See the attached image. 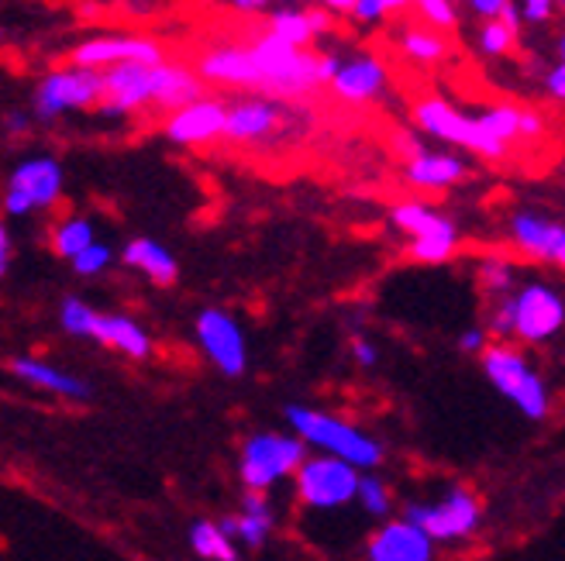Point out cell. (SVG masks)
<instances>
[{"label": "cell", "instance_id": "10", "mask_svg": "<svg viewBox=\"0 0 565 561\" xmlns=\"http://www.w3.org/2000/svg\"><path fill=\"white\" fill-rule=\"evenodd\" d=\"M404 517L420 524L438 544H462L483 524V503L476 499V493L451 486L438 503H407Z\"/></svg>", "mask_w": 565, "mask_h": 561}, {"label": "cell", "instance_id": "12", "mask_svg": "<svg viewBox=\"0 0 565 561\" xmlns=\"http://www.w3.org/2000/svg\"><path fill=\"white\" fill-rule=\"evenodd\" d=\"M514 300V342L545 345L565 327V300L548 283H524L511 293Z\"/></svg>", "mask_w": 565, "mask_h": 561}, {"label": "cell", "instance_id": "42", "mask_svg": "<svg viewBox=\"0 0 565 561\" xmlns=\"http://www.w3.org/2000/svg\"><path fill=\"white\" fill-rule=\"evenodd\" d=\"M35 128V115L32 110H11V115L4 118V131L8 138H28Z\"/></svg>", "mask_w": 565, "mask_h": 561}, {"label": "cell", "instance_id": "48", "mask_svg": "<svg viewBox=\"0 0 565 561\" xmlns=\"http://www.w3.org/2000/svg\"><path fill=\"white\" fill-rule=\"evenodd\" d=\"M555 52H558V63H565V32L558 35V42H555Z\"/></svg>", "mask_w": 565, "mask_h": 561}, {"label": "cell", "instance_id": "7", "mask_svg": "<svg viewBox=\"0 0 565 561\" xmlns=\"http://www.w3.org/2000/svg\"><path fill=\"white\" fill-rule=\"evenodd\" d=\"M362 468L328 455V452H310L303 465L294 472V493L307 510H342L359 499Z\"/></svg>", "mask_w": 565, "mask_h": 561}, {"label": "cell", "instance_id": "37", "mask_svg": "<svg viewBox=\"0 0 565 561\" xmlns=\"http://www.w3.org/2000/svg\"><path fill=\"white\" fill-rule=\"evenodd\" d=\"M414 8H417L420 21L441 28V32H451V28L459 24V11L451 0H414Z\"/></svg>", "mask_w": 565, "mask_h": 561}, {"label": "cell", "instance_id": "27", "mask_svg": "<svg viewBox=\"0 0 565 561\" xmlns=\"http://www.w3.org/2000/svg\"><path fill=\"white\" fill-rule=\"evenodd\" d=\"M235 527H238V530H235V538H238L242 548H248V551L266 548L269 535L276 530V514H273L269 503L263 499V493L245 489L242 507H238V514H235Z\"/></svg>", "mask_w": 565, "mask_h": 561}, {"label": "cell", "instance_id": "9", "mask_svg": "<svg viewBox=\"0 0 565 561\" xmlns=\"http://www.w3.org/2000/svg\"><path fill=\"white\" fill-rule=\"evenodd\" d=\"M66 190V173L63 162L55 155H28L14 162V170L8 173L4 183V214L11 220L32 217L42 211H52L63 201Z\"/></svg>", "mask_w": 565, "mask_h": 561}, {"label": "cell", "instance_id": "24", "mask_svg": "<svg viewBox=\"0 0 565 561\" xmlns=\"http://www.w3.org/2000/svg\"><path fill=\"white\" fill-rule=\"evenodd\" d=\"M121 262L128 269H135L138 276H146L149 283H156V287H173L177 279H180L177 256L162 241H156V238H131L121 248Z\"/></svg>", "mask_w": 565, "mask_h": 561}, {"label": "cell", "instance_id": "28", "mask_svg": "<svg viewBox=\"0 0 565 561\" xmlns=\"http://www.w3.org/2000/svg\"><path fill=\"white\" fill-rule=\"evenodd\" d=\"M238 541L221 527V520H193L190 524V551L204 561H238Z\"/></svg>", "mask_w": 565, "mask_h": 561}, {"label": "cell", "instance_id": "20", "mask_svg": "<svg viewBox=\"0 0 565 561\" xmlns=\"http://www.w3.org/2000/svg\"><path fill=\"white\" fill-rule=\"evenodd\" d=\"M282 128V107L279 97L256 94L228 104V131H224V142L232 145H259L266 138H273Z\"/></svg>", "mask_w": 565, "mask_h": 561}, {"label": "cell", "instance_id": "38", "mask_svg": "<svg viewBox=\"0 0 565 561\" xmlns=\"http://www.w3.org/2000/svg\"><path fill=\"white\" fill-rule=\"evenodd\" d=\"M407 4H414V0H359L355 11H352V18H355L359 24H380V21H386L390 14L404 11Z\"/></svg>", "mask_w": 565, "mask_h": 561}, {"label": "cell", "instance_id": "33", "mask_svg": "<svg viewBox=\"0 0 565 561\" xmlns=\"http://www.w3.org/2000/svg\"><path fill=\"white\" fill-rule=\"evenodd\" d=\"M359 507L370 514V517H390V510H393V493H390V486L380 479L376 475V468L373 472H362V483H359Z\"/></svg>", "mask_w": 565, "mask_h": 561}, {"label": "cell", "instance_id": "25", "mask_svg": "<svg viewBox=\"0 0 565 561\" xmlns=\"http://www.w3.org/2000/svg\"><path fill=\"white\" fill-rule=\"evenodd\" d=\"M94 342L110 348V352L125 355V358H131V362H146L152 355L149 331L141 327L135 317H128V314H100Z\"/></svg>", "mask_w": 565, "mask_h": 561}, {"label": "cell", "instance_id": "45", "mask_svg": "<svg viewBox=\"0 0 565 561\" xmlns=\"http://www.w3.org/2000/svg\"><path fill=\"white\" fill-rule=\"evenodd\" d=\"M224 4H228L232 11H238V14H266L273 0H224Z\"/></svg>", "mask_w": 565, "mask_h": 561}, {"label": "cell", "instance_id": "22", "mask_svg": "<svg viewBox=\"0 0 565 561\" xmlns=\"http://www.w3.org/2000/svg\"><path fill=\"white\" fill-rule=\"evenodd\" d=\"M469 176V165L456 152H431L417 149L404 159V180L414 190H451Z\"/></svg>", "mask_w": 565, "mask_h": 561}, {"label": "cell", "instance_id": "41", "mask_svg": "<svg viewBox=\"0 0 565 561\" xmlns=\"http://www.w3.org/2000/svg\"><path fill=\"white\" fill-rule=\"evenodd\" d=\"M349 352H352V358H355V366H362V369L380 366V348H376L370 338H352Z\"/></svg>", "mask_w": 565, "mask_h": 561}, {"label": "cell", "instance_id": "13", "mask_svg": "<svg viewBox=\"0 0 565 561\" xmlns=\"http://www.w3.org/2000/svg\"><path fill=\"white\" fill-rule=\"evenodd\" d=\"M228 131V104L217 97H196L177 110H169L162 134L173 145L183 149H201V145H214Z\"/></svg>", "mask_w": 565, "mask_h": 561}, {"label": "cell", "instance_id": "40", "mask_svg": "<svg viewBox=\"0 0 565 561\" xmlns=\"http://www.w3.org/2000/svg\"><path fill=\"white\" fill-rule=\"evenodd\" d=\"M524 24H548L552 14L558 11V0H518Z\"/></svg>", "mask_w": 565, "mask_h": 561}, {"label": "cell", "instance_id": "29", "mask_svg": "<svg viewBox=\"0 0 565 561\" xmlns=\"http://www.w3.org/2000/svg\"><path fill=\"white\" fill-rule=\"evenodd\" d=\"M97 241V231H94V220L90 217H83V214H66L52 224V231H49V245L52 251L60 259L73 262L83 248H90Z\"/></svg>", "mask_w": 565, "mask_h": 561}, {"label": "cell", "instance_id": "32", "mask_svg": "<svg viewBox=\"0 0 565 561\" xmlns=\"http://www.w3.org/2000/svg\"><path fill=\"white\" fill-rule=\"evenodd\" d=\"M97 321H100V311L90 306L87 300L79 296H66L60 303V327L70 334V338H79V342H94L97 334Z\"/></svg>", "mask_w": 565, "mask_h": 561}, {"label": "cell", "instance_id": "16", "mask_svg": "<svg viewBox=\"0 0 565 561\" xmlns=\"http://www.w3.org/2000/svg\"><path fill=\"white\" fill-rule=\"evenodd\" d=\"M166 48L156 39H141V35H100V39H87L79 42L70 52V63L76 66H90V69H107L118 63H162Z\"/></svg>", "mask_w": 565, "mask_h": 561}, {"label": "cell", "instance_id": "39", "mask_svg": "<svg viewBox=\"0 0 565 561\" xmlns=\"http://www.w3.org/2000/svg\"><path fill=\"white\" fill-rule=\"evenodd\" d=\"M490 342H493V334L487 331V324H472V327H466V331L459 334V342H456V345H459L462 355H476V358H479V355H483V352L490 348Z\"/></svg>", "mask_w": 565, "mask_h": 561}, {"label": "cell", "instance_id": "3", "mask_svg": "<svg viewBox=\"0 0 565 561\" xmlns=\"http://www.w3.org/2000/svg\"><path fill=\"white\" fill-rule=\"evenodd\" d=\"M252 52H256L259 76H263L259 94H269L279 100H297V97H307L318 87H324L318 52L294 45V42L279 39L273 32H266L252 42Z\"/></svg>", "mask_w": 565, "mask_h": 561}, {"label": "cell", "instance_id": "23", "mask_svg": "<svg viewBox=\"0 0 565 561\" xmlns=\"http://www.w3.org/2000/svg\"><path fill=\"white\" fill-rule=\"evenodd\" d=\"M196 97H204V76L180 63H156L152 66V104L159 110H177Z\"/></svg>", "mask_w": 565, "mask_h": 561}, {"label": "cell", "instance_id": "15", "mask_svg": "<svg viewBox=\"0 0 565 561\" xmlns=\"http://www.w3.org/2000/svg\"><path fill=\"white\" fill-rule=\"evenodd\" d=\"M196 73L204 76V83H214V87H232V90H256L263 87V76H259V63H256V52L248 45L238 42H221L211 45L196 55Z\"/></svg>", "mask_w": 565, "mask_h": 561}, {"label": "cell", "instance_id": "47", "mask_svg": "<svg viewBox=\"0 0 565 561\" xmlns=\"http://www.w3.org/2000/svg\"><path fill=\"white\" fill-rule=\"evenodd\" d=\"M321 8H328L334 18H352V11H355V4L359 0H318Z\"/></svg>", "mask_w": 565, "mask_h": 561}, {"label": "cell", "instance_id": "36", "mask_svg": "<svg viewBox=\"0 0 565 561\" xmlns=\"http://www.w3.org/2000/svg\"><path fill=\"white\" fill-rule=\"evenodd\" d=\"M487 331L493 334V342H514V300H511V293L490 300Z\"/></svg>", "mask_w": 565, "mask_h": 561}, {"label": "cell", "instance_id": "5", "mask_svg": "<svg viewBox=\"0 0 565 561\" xmlns=\"http://www.w3.org/2000/svg\"><path fill=\"white\" fill-rule=\"evenodd\" d=\"M310 455V444L294 431H256L242 441L238 452V479L245 489L269 493L282 479H294V472Z\"/></svg>", "mask_w": 565, "mask_h": 561}, {"label": "cell", "instance_id": "2", "mask_svg": "<svg viewBox=\"0 0 565 561\" xmlns=\"http://www.w3.org/2000/svg\"><path fill=\"white\" fill-rule=\"evenodd\" d=\"M479 369L487 382L500 392L507 403H514L521 417L545 420L552 413V392L542 373L531 366L527 355L511 342H490V348L479 355Z\"/></svg>", "mask_w": 565, "mask_h": 561}, {"label": "cell", "instance_id": "17", "mask_svg": "<svg viewBox=\"0 0 565 561\" xmlns=\"http://www.w3.org/2000/svg\"><path fill=\"white\" fill-rule=\"evenodd\" d=\"M146 104H152V63H118L104 69V118L135 115Z\"/></svg>", "mask_w": 565, "mask_h": 561}, {"label": "cell", "instance_id": "11", "mask_svg": "<svg viewBox=\"0 0 565 561\" xmlns=\"http://www.w3.org/2000/svg\"><path fill=\"white\" fill-rule=\"evenodd\" d=\"M193 334H196V345H201V352L207 355V362L221 376H228V379L245 376V369H248L245 331L228 311H221V306H204L193 321Z\"/></svg>", "mask_w": 565, "mask_h": 561}, {"label": "cell", "instance_id": "46", "mask_svg": "<svg viewBox=\"0 0 565 561\" xmlns=\"http://www.w3.org/2000/svg\"><path fill=\"white\" fill-rule=\"evenodd\" d=\"M11 256H14L11 231H8V228H0V276H8V269H11Z\"/></svg>", "mask_w": 565, "mask_h": 561}, {"label": "cell", "instance_id": "8", "mask_svg": "<svg viewBox=\"0 0 565 561\" xmlns=\"http://www.w3.org/2000/svg\"><path fill=\"white\" fill-rule=\"evenodd\" d=\"M390 224L407 235V256L424 266H441L459 251V224L420 201H401L390 211Z\"/></svg>", "mask_w": 565, "mask_h": 561}, {"label": "cell", "instance_id": "30", "mask_svg": "<svg viewBox=\"0 0 565 561\" xmlns=\"http://www.w3.org/2000/svg\"><path fill=\"white\" fill-rule=\"evenodd\" d=\"M401 52L417 66H438L448 60V42L441 35V28L424 21L420 28H404L401 32Z\"/></svg>", "mask_w": 565, "mask_h": 561}, {"label": "cell", "instance_id": "35", "mask_svg": "<svg viewBox=\"0 0 565 561\" xmlns=\"http://www.w3.org/2000/svg\"><path fill=\"white\" fill-rule=\"evenodd\" d=\"M70 266L83 279H97V276H104L110 266H115V248H110L107 241H94L90 248H83Z\"/></svg>", "mask_w": 565, "mask_h": 561}, {"label": "cell", "instance_id": "26", "mask_svg": "<svg viewBox=\"0 0 565 561\" xmlns=\"http://www.w3.org/2000/svg\"><path fill=\"white\" fill-rule=\"evenodd\" d=\"M331 24H334V14L328 8H307V11H297V8H279L269 14L266 21V32L279 35V39H287L294 45H310L315 39L328 35L331 32Z\"/></svg>", "mask_w": 565, "mask_h": 561}, {"label": "cell", "instance_id": "6", "mask_svg": "<svg viewBox=\"0 0 565 561\" xmlns=\"http://www.w3.org/2000/svg\"><path fill=\"white\" fill-rule=\"evenodd\" d=\"M104 100V69L90 66H60L49 69L32 90V115L39 125L60 121L70 110H97Z\"/></svg>", "mask_w": 565, "mask_h": 561}, {"label": "cell", "instance_id": "21", "mask_svg": "<svg viewBox=\"0 0 565 561\" xmlns=\"http://www.w3.org/2000/svg\"><path fill=\"white\" fill-rule=\"evenodd\" d=\"M386 83H390V73L380 55L355 52V55H342V66L331 76L328 90L345 104H370L386 90Z\"/></svg>", "mask_w": 565, "mask_h": 561}, {"label": "cell", "instance_id": "43", "mask_svg": "<svg viewBox=\"0 0 565 561\" xmlns=\"http://www.w3.org/2000/svg\"><path fill=\"white\" fill-rule=\"evenodd\" d=\"M542 87L555 104H565V63H555L545 76H542Z\"/></svg>", "mask_w": 565, "mask_h": 561}, {"label": "cell", "instance_id": "18", "mask_svg": "<svg viewBox=\"0 0 565 561\" xmlns=\"http://www.w3.org/2000/svg\"><path fill=\"white\" fill-rule=\"evenodd\" d=\"M435 548L438 541L428 530L401 514L397 520H386L376 535L365 541V558L370 561H435Z\"/></svg>", "mask_w": 565, "mask_h": 561}, {"label": "cell", "instance_id": "4", "mask_svg": "<svg viewBox=\"0 0 565 561\" xmlns=\"http://www.w3.org/2000/svg\"><path fill=\"white\" fill-rule=\"evenodd\" d=\"M414 128L435 138V142H445L459 152H472L490 162H500L511 155V145L497 142V138L487 131L483 118L466 115V110L448 104L445 97H420L414 104Z\"/></svg>", "mask_w": 565, "mask_h": 561}, {"label": "cell", "instance_id": "14", "mask_svg": "<svg viewBox=\"0 0 565 561\" xmlns=\"http://www.w3.org/2000/svg\"><path fill=\"white\" fill-rule=\"evenodd\" d=\"M507 241L524 259L565 269V224L542 211H518L507 217Z\"/></svg>", "mask_w": 565, "mask_h": 561}, {"label": "cell", "instance_id": "34", "mask_svg": "<svg viewBox=\"0 0 565 561\" xmlns=\"http://www.w3.org/2000/svg\"><path fill=\"white\" fill-rule=\"evenodd\" d=\"M514 39H518V32L511 24L503 18H490L483 28H479V52H483L487 60H500V55L514 48Z\"/></svg>", "mask_w": 565, "mask_h": 561}, {"label": "cell", "instance_id": "44", "mask_svg": "<svg viewBox=\"0 0 565 561\" xmlns=\"http://www.w3.org/2000/svg\"><path fill=\"white\" fill-rule=\"evenodd\" d=\"M507 4H511V0H466V8H469L476 18H483V21L500 18Z\"/></svg>", "mask_w": 565, "mask_h": 561}, {"label": "cell", "instance_id": "1", "mask_svg": "<svg viewBox=\"0 0 565 561\" xmlns=\"http://www.w3.org/2000/svg\"><path fill=\"white\" fill-rule=\"evenodd\" d=\"M282 417H287V428L310 444V452L338 455L359 465L362 472H373L383 465V444L345 417L318 410V407H303V403H287L282 407Z\"/></svg>", "mask_w": 565, "mask_h": 561}, {"label": "cell", "instance_id": "31", "mask_svg": "<svg viewBox=\"0 0 565 561\" xmlns=\"http://www.w3.org/2000/svg\"><path fill=\"white\" fill-rule=\"evenodd\" d=\"M476 279H479V290H483L490 300L507 296L518 290V266L507 256H487L476 266Z\"/></svg>", "mask_w": 565, "mask_h": 561}, {"label": "cell", "instance_id": "19", "mask_svg": "<svg viewBox=\"0 0 565 561\" xmlns=\"http://www.w3.org/2000/svg\"><path fill=\"white\" fill-rule=\"evenodd\" d=\"M8 376L18 379L28 389L49 392V397H60V400H70V403H87L94 397V389H90L87 379L55 369V366H49L45 358H35V355H11L8 358Z\"/></svg>", "mask_w": 565, "mask_h": 561}, {"label": "cell", "instance_id": "49", "mask_svg": "<svg viewBox=\"0 0 565 561\" xmlns=\"http://www.w3.org/2000/svg\"><path fill=\"white\" fill-rule=\"evenodd\" d=\"M558 8H562V11H565V0H558Z\"/></svg>", "mask_w": 565, "mask_h": 561}]
</instances>
